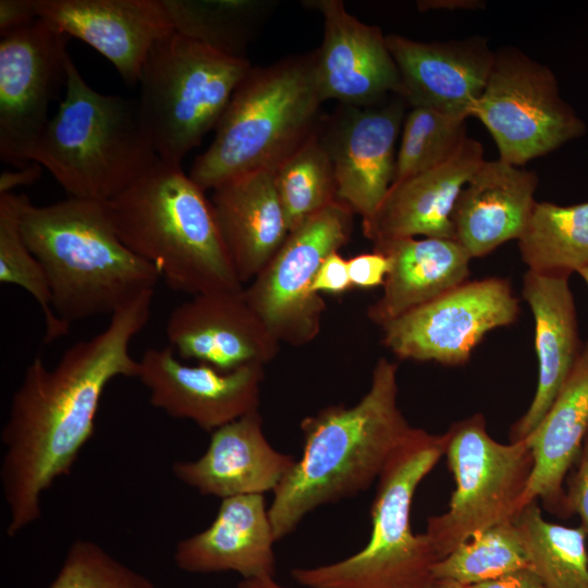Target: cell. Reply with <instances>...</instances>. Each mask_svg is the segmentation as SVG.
Segmentation results:
<instances>
[{
  "label": "cell",
  "mask_w": 588,
  "mask_h": 588,
  "mask_svg": "<svg viewBox=\"0 0 588 588\" xmlns=\"http://www.w3.org/2000/svg\"><path fill=\"white\" fill-rule=\"evenodd\" d=\"M107 206L123 244L174 291L194 296L244 287L210 199L181 166L159 159Z\"/></svg>",
  "instance_id": "obj_4"
},
{
  "label": "cell",
  "mask_w": 588,
  "mask_h": 588,
  "mask_svg": "<svg viewBox=\"0 0 588 588\" xmlns=\"http://www.w3.org/2000/svg\"><path fill=\"white\" fill-rule=\"evenodd\" d=\"M483 161L481 144L468 137L442 164L393 182L372 217L362 221L364 235L373 246L417 236L453 240L455 201Z\"/></svg>",
  "instance_id": "obj_20"
},
{
  "label": "cell",
  "mask_w": 588,
  "mask_h": 588,
  "mask_svg": "<svg viewBox=\"0 0 588 588\" xmlns=\"http://www.w3.org/2000/svg\"><path fill=\"white\" fill-rule=\"evenodd\" d=\"M485 3L477 0H422L417 1V8L420 11L429 10H456V9H478L483 8Z\"/></svg>",
  "instance_id": "obj_42"
},
{
  "label": "cell",
  "mask_w": 588,
  "mask_h": 588,
  "mask_svg": "<svg viewBox=\"0 0 588 588\" xmlns=\"http://www.w3.org/2000/svg\"><path fill=\"white\" fill-rule=\"evenodd\" d=\"M517 242L528 270L569 278L588 267V201H537Z\"/></svg>",
  "instance_id": "obj_28"
},
{
  "label": "cell",
  "mask_w": 588,
  "mask_h": 588,
  "mask_svg": "<svg viewBox=\"0 0 588 588\" xmlns=\"http://www.w3.org/2000/svg\"><path fill=\"white\" fill-rule=\"evenodd\" d=\"M444 438L455 490L448 510L428 518L425 532L439 560L475 535L515 520L534 465L526 440L495 441L482 414L452 424Z\"/></svg>",
  "instance_id": "obj_9"
},
{
  "label": "cell",
  "mask_w": 588,
  "mask_h": 588,
  "mask_svg": "<svg viewBox=\"0 0 588 588\" xmlns=\"http://www.w3.org/2000/svg\"><path fill=\"white\" fill-rule=\"evenodd\" d=\"M519 310L507 279L468 280L382 326V343L401 359L462 366L487 333L514 323Z\"/></svg>",
  "instance_id": "obj_12"
},
{
  "label": "cell",
  "mask_w": 588,
  "mask_h": 588,
  "mask_svg": "<svg viewBox=\"0 0 588 588\" xmlns=\"http://www.w3.org/2000/svg\"><path fill=\"white\" fill-rule=\"evenodd\" d=\"M466 117L413 107L406 112L396 152L394 181L448 161L468 138Z\"/></svg>",
  "instance_id": "obj_34"
},
{
  "label": "cell",
  "mask_w": 588,
  "mask_h": 588,
  "mask_svg": "<svg viewBox=\"0 0 588 588\" xmlns=\"http://www.w3.org/2000/svg\"><path fill=\"white\" fill-rule=\"evenodd\" d=\"M373 249L390 260L383 293L367 310L370 321L380 328L470 277L471 257L454 240L407 237L375 245Z\"/></svg>",
  "instance_id": "obj_27"
},
{
  "label": "cell",
  "mask_w": 588,
  "mask_h": 588,
  "mask_svg": "<svg viewBox=\"0 0 588 588\" xmlns=\"http://www.w3.org/2000/svg\"><path fill=\"white\" fill-rule=\"evenodd\" d=\"M313 287L319 294H342L351 289L347 260L338 252L329 255L320 266Z\"/></svg>",
  "instance_id": "obj_38"
},
{
  "label": "cell",
  "mask_w": 588,
  "mask_h": 588,
  "mask_svg": "<svg viewBox=\"0 0 588 588\" xmlns=\"http://www.w3.org/2000/svg\"><path fill=\"white\" fill-rule=\"evenodd\" d=\"M588 433V339L550 409L526 440L532 470L520 500V511L542 501L547 510L567 517L564 480L578 461Z\"/></svg>",
  "instance_id": "obj_26"
},
{
  "label": "cell",
  "mask_w": 588,
  "mask_h": 588,
  "mask_svg": "<svg viewBox=\"0 0 588 588\" xmlns=\"http://www.w3.org/2000/svg\"><path fill=\"white\" fill-rule=\"evenodd\" d=\"M352 286L371 289L382 286L390 270V260L382 252L359 254L347 260Z\"/></svg>",
  "instance_id": "obj_36"
},
{
  "label": "cell",
  "mask_w": 588,
  "mask_h": 588,
  "mask_svg": "<svg viewBox=\"0 0 588 588\" xmlns=\"http://www.w3.org/2000/svg\"><path fill=\"white\" fill-rule=\"evenodd\" d=\"M275 542L264 494L231 497L221 500L206 529L176 543L173 560L177 568L193 574L274 576Z\"/></svg>",
  "instance_id": "obj_24"
},
{
  "label": "cell",
  "mask_w": 588,
  "mask_h": 588,
  "mask_svg": "<svg viewBox=\"0 0 588 588\" xmlns=\"http://www.w3.org/2000/svg\"><path fill=\"white\" fill-rule=\"evenodd\" d=\"M530 567L514 520L497 524L460 544L433 566L437 581L463 586L499 578Z\"/></svg>",
  "instance_id": "obj_32"
},
{
  "label": "cell",
  "mask_w": 588,
  "mask_h": 588,
  "mask_svg": "<svg viewBox=\"0 0 588 588\" xmlns=\"http://www.w3.org/2000/svg\"><path fill=\"white\" fill-rule=\"evenodd\" d=\"M241 282L252 281L290 234L273 171H255L222 183L209 198Z\"/></svg>",
  "instance_id": "obj_25"
},
{
  "label": "cell",
  "mask_w": 588,
  "mask_h": 588,
  "mask_svg": "<svg viewBox=\"0 0 588 588\" xmlns=\"http://www.w3.org/2000/svg\"><path fill=\"white\" fill-rule=\"evenodd\" d=\"M397 393V365L380 357L368 391L355 405H330L301 421L303 455L269 505L277 541L313 511L356 495L378 480L414 428L399 407Z\"/></svg>",
  "instance_id": "obj_2"
},
{
  "label": "cell",
  "mask_w": 588,
  "mask_h": 588,
  "mask_svg": "<svg viewBox=\"0 0 588 588\" xmlns=\"http://www.w3.org/2000/svg\"><path fill=\"white\" fill-rule=\"evenodd\" d=\"M64 91L32 161L69 197L109 201L159 160L137 102L90 87L71 58Z\"/></svg>",
  "instance_id": "obj_6"
},
{
  "label": "cell",
  "mask_w": 588,
  "mask_h": 588,
  "mask_svg": "<svg viewBox=\"0 0 588 588\" xmlns=\"http://www.w3.org/2000/svg\"><path fill=\"white\" fill-rule=\"evenodd\" d=\"M25 196L0 195V282L17 285L34 297L45 319L44 342L50 344L66 335L70 326L56 315L45 269L22 236L20 215Z\"/></svg>",
  "instance_id": "obj_33"
},
{
  "label": "cell",
  "mask_w": 588,
  "mask_h": 588,
  "mask_svg": "<svg viewBox=\"0 0 588 588\" xmlns=\"http://www.w3.org/2000/svg\"><path fill=\"white\" fill-rule=\"evenodd\" d=\"M303 5L323 17L322 44L313 53L324 101L372 106L399 96V71L379 27L350 14L341 0H308Z\"/></svg>",
  "instance_id": "obj_17"
},
{
  "label": "cell",
  "mask_w": 588,
  "mask_h": 588,
  "mask_svg": "<svg viewBox=\"0 0 588 588\" xmlns=\"http://www.w3.org/2000/svg\"><path fill=\"white\" fill-rule=\"evenodd\" d=\"M529 566L547 588H588L587 535L544 519L537 501L515 518Z\"/></svg>",
  "instance_id": "obj_30"
},
{
  "label": "cell",
  "mask_w": 588,
  "mask_h": 588,
  "mask_svg": "<svg viewBox=\"0 0 588 588\" xmlns=\"http://www.w3.org/2000/svg\"><path fill=\"white\" fill-rule=\"evenodd\" d=\"M431 588H467L466 586L460 585L457 583L453 581H438L433 587Z\"/></svg>",
  "instance_id": "obj_44"
},
{
  "label": "cell",
  "mask_w": 588,
  "mask_h": 588,
  "mask_svg": "<svg viewBox=\"0 0 588 588\" xmlns=\"http://www.w3.org/2000/svg\"><path fill=\"white\" fill-rule=\"evenodd\" d=\"M467 588H547L531 567L505 574L499 578L468 586Z\"/></svg>",
  "instance_id": "obj_40"
},
{
  "label": "cell",
  "mask_w": 588,
  "mask_h": 588,
  "mask_svg": "<svg viewBox=\"0 0 588 588\" xmlns=\"http://www.w3.org/2000/svg\"><path fill=\"white\" fill-rule=\"evenodd\" d=\"M354 215L338 200L311 216L244 287L247 303L280 343L303 346L319 334L326 304L314 281L324 259L348 242Z\"/></svg>",
  "instance_id": "obj_11"
},
{
  "label": "cell",
  "mask_w": 588,
  "mask_h": 588,
  "mask_svg": "<svg viewBox=\"0 0 588 588\" xmlns=\"http://www.w3.org/2000/svg\"><path fill=\"white\" fill-rule=\"evenodd\" d=\"M565 507L567 516L577 514L580 517V526L588 536V433L577 461V468L568 480Z\"/></svg>",
  "instance_id": "obj_37"
},
{
  "label": "cell",
  "mask_w": 588,
  "mask_h": 588,
  "mask_svg": "<svg viewBox=\"0 0 588 588\" xmlns=\"http://www.w3.org/2000/svg\"><path fill=\"white\" fill-rule=\"evenodd\" d=\"M235 588H286L280 585L274 576H260L253 578H243Z\"/></svg>",
  "instance_id": "obj_43"
},
{
  "label": "cell",
  "mask_w": 588,
  "mask_h": 588,
  "mask_svg": "<svg viewBox=\"0 0 588 588\" xmlns=\"http://www.w3.org/2000/svg\"><path fill=\"white\" fill-rule=\"evenodd\" d=\"M577 273L580 275V278L586 282L588 286V267L579 270Z\"/></svg>",
  "instance_id": "obj_45"
},
{
  "label": "cell",
  "mask_w": 588,
  "mask_h": 588,
  "mask_svg": "<svg viewBox=\"0 0 588 588\" xmlns=\"http://www.w3.org/2000/svg\"><path fill=\"white\" fill-rule=\"evenodd\" d=\"M445 438L413 428L378 478L367 544L341 561L297 567L292 577L306 588H431L440 561L426 534H414L415 491L444 454Z\"/></svg>",
  "instance_id": "obj_7"
},
{
  "label": "cell",
  "mask_w": 588,
  "mask_h": 588,
  "mask_svg": "<svg viewBox=\"0 0 588 588\" xmlns=\"http://www.w3.org/2000/svg\"><path fill=\"white\" fill-rule=\"evenodd\" d=\"M273 182L290 232L339 200L332 163L317 131L273 171Z\"/></svg>",
  "instance_id": "obj_31"
},
{
  "label": "cell",
  "mask_w": 588,
  "mask_h": 588,
  "mask_svg": "<svg viewBox=\"0 0 588 588\" xmlns=\"http://www.w3.org/2000/svg\"><path fill=\"white\" fill-rule=\"evenodd\" d=\"M42 173V167L32 161L22 168L15 170H5L0 174V195L13 193L19 186L30 185L35 183Z\"/></svg>",
  "instance_id": "obj_41"
},
{
  "label": "cell",
  "mask_w": 588,
  "mask_h": 588,
  "mask_svg": "<svg viewBox=\"0 0 588 588\" xmlns=\"http://www.w3.org/2000/svg\"><path fill=\"white\" fill-rule=\"evenodd\" d=\"M49 588H156L154 583L123 564L98 543L77 539Z\"/></svg>",
  "instance_id": "obj_35"
},
{
  "label": "cell",
  "mask_w": 588,
  "mask_h": 588,
  "mask_svg": "<svg viewBox=\"0 0 588 588\" xmlns=\"http://www.w3.org/2000/svg\"><path fill=\"white\" fill-rule=\"evenodd\" d=\"M564 275L527 270L522 296L535 322L538 381L534 399L510 430V442L526 439L540 424L576 364L581 343L573 293Z\"/></svg>",
  "instance_id": "obj_23"
},
{
  "label": "cell",
  "mask_w": 588,
  "mask_h": 588,
  "mask_svg": "<svg viewBox=\"0 0 588 588\" xmlns=\"http://www.w3.org/2000/svg\"><path fill=\"white\" fill-rule=\"evenodd\" d=\"M406 107L400 96L372 106L341 103L317 128L332 163L338 199L362 221L372 217L394 181Z\"/></svg>",
  "instance_id": "obj_14"
},
{
  "label": "cell",
  "mask_w": 588,
  "mask_h": 588,
  "mask_svg": "<svg viewBox=\"0 0 588 588\" xmlns=\"http://www.w3.org/2000/svg\"><path fill=\"white\" fill-rule=\"evenodd\" d=\"M295 462L270 444L256 411L213 430L205 453L174 462L172 473L201 495L222 500L273 492Z\"/></svg>",
  "instance_id": "obj_21"
},
{
  "label": "cell",
  "mask_w": 588,
  "mask_h": 588,
  "mask_svg": "<svg viewBox=\"0 0 588 588\" xmlns=\"http://www.w3.org/2000/svg\"><path fill=\"white\" fill-rule=\"evenodd\" d=\"M536 172L485 160L462 188L451 216L453 240L473 258L518 240L536 205Z\"/></svg>",
  "instance_id": "obj_22"
},
{
  "label": "cell",
  "mask_w": 588,
  "mask_h": 588,
  "mask_svg": "<svg viewBox=\"0 0 588 588\" xmlns=\"http://www.w3.org/2000/svg\"><path fill=\"white\" fill-rule=\"evenodd\" d=\"M70 37L38 17L0 39V159L14 168L32 162L65 89Z\"/></svg>",
  "instance_id": "obj_13"
},
{
  "label": "cell",
  "mask_w": 588,
  "mask_h": 588,
  "mask_svg": "<svg viewBox=\"0 0 588 588\" xmlns=\"http://www.w3.org/2000/svg\"><path fill=\"white\" fill-rule=\"evenodd\" d=\"M38 19L36 0H0L1 36Z\"/></svg>",
  "instance_id": "obj_39"
},
{
  "label": "cell",
  "mask_w": 588,
  "mask_h": 588,
  "mask_svg": "<svg viewBox=\"0 0 588 588\" xmlns=\"http://www.w3.org/2000/svg\"><path fill=\"white\" fill-rule=\"evenodd\" d=\"M175 33L224 54L246 58L273 1L161 0Z\"/></svg>",
  "instance_id": "obj_29"
},
{
  "label": "cell",
  "mask_w": 588,
  "mask_h": 588,
  "mask_svg": "<svg viewBox=\"0 0 588 588\" xmlns=\"http://www.w3.org/2000/svg\"><path fill=\"white\" fill-rule=\"evenodd\" d=\"M152 297L154 291L146 292L118 310L102 331L72 344L54 367L47 368L38 354L26 368L1 431L9 537L40 518L42 494L71 471L94 434L107 385L118 377L138 378L140 364L130 344L149 320Z\"/></svg>",
  "instance_id": "obj_1"
},
{
  "label": "cell",
  "mask_w": 588,
  "mask_h": 588,
  "mask_svg": "<svg viewBox=\"0 0 588 588\" xmlns=\"http://www.w3.org/2000/svg\"><path fill=\"white\" fill-rule=\"evenodd\" d=\"M20 228L45 269L53 310L69 326L112 316L161 278L120 240L107 201L68 197L36 206L25 196Z\"/></svg>",
  "instance_id": "obj_3"
},
{
  "label": "cell",
  "mask_w": 588,
  "mask_h": 588,
  "mask_svg": "<svg viewBox=\"0 0 588 588\" xmlns=\"http://www.w3.org/2000/svg\"><path fill=\"white\" fill-rule=\"evenodd\" d=\"M387 42L400 75L399 96L409 108L470 117L495 56L486 38L425 42L390 34Z\"/></svg>",
  "instance_id": "obj_19"
},
{
  "label": "cell",
  "mask_w": 588,
  "mask_h": 588,
  "mask_svg": "<svg viewBox=\"0 0 588 588\" xmlns=\"http://www.w3.org/2000/svg\"><path fill=\"white\" fill-rule=\"evenodd\" d=\"M138 379L150 404L172 418L213 430L259 409L264 366L221 371L207 364H182L168 345L147 350Z\"/></svg>",
  "instance_id": "obj_15"
},
{
  "label": "cell",
  "mask_w": 588,
  "mask_h": 588,
  "mask_svg": "<svg viewBox=\"0 0 588 588\" xmlns=\"http://www.w3.org/2000/svg\"><path fill=\"white\" fill-rule=\"evenodd\" d=\"M470 117L488 130L499 159L517 167L586 132L584 121L562 98L554 73L516 48L495 51Z\"/></svg>",
  "instance_id": "obj_10"
},
{
  "label": "cell",
  "mask_w": 588,
  "mask_h": 588,
  "mask_svg": "<svg viewBox=\"0 0 588 588\" xmlns=\"http://www.w3.org/2000/svg\"><path fill=\"white\" fill-rule=\"evenodd\" d=\"M250 69L246 58L224 54L175 32L160 39L143 65L136 101L159 159L181 166L217 127Z\"/></svg>",
  "instance_id": "obj_8"
},
{
  "label": "cell",
  "mask_w": 588,
  "mask_h": 588,
  "mask_svg": "<svg viewBox=\"0 0 588 588\" xmlns=\"http://www.w3.org/2000/svg\"><path fill=\"white\" fill-rule=\"evenodd\" d=\"M324 99L314 53L252 66L237 85L215 137L191 168L204 191L255 171H274L318 128Z\"/></svg>",
  "instance_id": "obj_5"
},
{
  "label": "cell",
  "mask_w": 588,
  "mask_h": 588,
  "mask_svg": "<svg viewBox=\"0 0 588 588\" xmlns=\"http://www.w3.org/2000/svg\"><path fill=\"white\" fill-rule=\"evenodd\" d=\"M166 333L177 357L221 371L265 366L280 348L247 303L244 287L192 296L170 313Z\"/></svg>",
  "instance_id": "obj_16"
},
{
  "label": "cell",
  "mask_w": 588,
  "mask_h": 588,
  "mask_svg": "<svg viewBox=\"0 0 588 588\" xmlns=\"http://www.w3.org/2000/svg\"><path fill=\"white\" fill-rule=\"evenodd\" d=\"M38 17L109 60L137 85L152 47L173 33L161 0H36Z\"/></svg>",
  "instance_id": "obj_18"
}]
</instances>
